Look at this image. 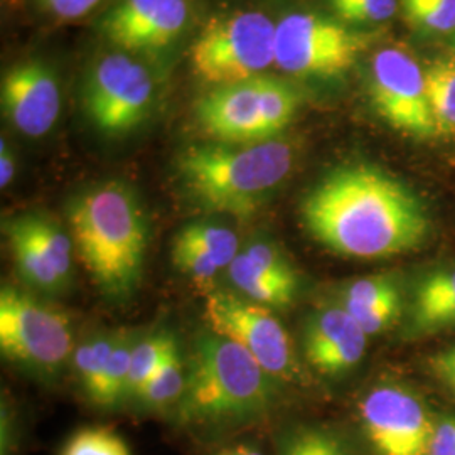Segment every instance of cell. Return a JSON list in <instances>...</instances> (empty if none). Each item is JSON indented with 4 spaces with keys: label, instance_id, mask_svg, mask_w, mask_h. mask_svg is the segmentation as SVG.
Masks as SVG:
<instances>
[{
    "label": "cell",
    "instance_id": "1",
    "mask_svg": "<svg viewBox=\"0 0 455 455\" xmlns=\"http://www.w3.org/2000/svg\"><path fill=\"white\" fill-rule=\"evenodd\" d=\"M300 218L317 243L356 260L403 255L425 243L430 233L422 199L371 164L331 171L302 199Z\"/></svg>",
    "mask_w": 455,
    "mask_h": 455
},
{
    "label": "cell",
    "instance_id": "2",
    "mask_svg": "<svg viewBox=\"0 0 455 455\" xmlns=\"http://www.w3.org/2000/svg\"><path fill=\"white\" fill-rule=\"evenodd\" d=\"M75 248L100 292L120 302L137 291L146 261L148 227L133 191L107 182L76 196L68 206Z\"/></svg>",
    "mask_w": 455,
    "mask_h": 455
},
{
    "label": "cell",
    "instance_id": "3",
    "mask_svg": "<svg viewBox=\"0 0 455 455\" xmlns=\"http://www.w3.org/2000/svg\"><path fill=\"white\" fill-rule=\"evenodd\" d=\"M275 379L240 344L216 332L197 338L174 420L184 428H225L263 419Z\"/></svg>",
    "mask_w": 455,
    "mask_h": 455
},
{
    "label": "cell",
    "instance_id": "4",
    "mask_svg": "<svg viewBox=\"0 0 455 455\" xmlns=\"http://www.w3.org/2000/svg\"><path fill=\"white\" fill-rule=\"evenodd\" d=\"M295 147L285 140L201 144L180 154L178 171L196 203L214 212L250 216L289 178Z\"/></svg>",
    "mask_w": 455,
    "mask_h": 455
},
{
    "label": "cell",
    "instance_id": "5",
    "mask_svg": "<svg viewBox=\"0 0 455 455\" xmlns=\"http://www.w3.org/2000/svg\"><path fill=\"white\" fill-rule=\"evenodd\" d=\"M276 24L257 11L206 24L191 46V69L199 82L228 86L265 75L275 63Z\"/></svg>",
    "mask_w": 455,
    "mask_h": 455
},
{
    "label": "cell",
    "instance_id": "6",
    "mask_svg": "<svg viewBox=\"0 0 455 455\" xmlns=\"http://www.w3.org/2000/svg\"><path fill=\"white\" fill-rule=\"evenodd\" d=\"M0 351L33 373L56 374L73 355L71 323L63 310L33 293L4 285L0 292Z\"/></svg>",
    "mask_w": 455,
    "mask_h": 455
},
{
    "label": "cell",
    "instance_id": "7",
    "mask_svg": "<svg viewBox=\"0 0 455 455\" xmlns=\"http://www.w3.org/2000/svg\"><path fill=\"white\" fill-rule=\"evenodd\" d=\"M373 34L309 12H295L276 24L275 65L293 76H338L358 61Z\"/></svg>",
    "mask_w": 455,
    "mask_h": 455
},
{
    "label": "cell",
    "instance_id": "8",
    "mask_svg": "<svg viewBox=\"0 0 455 455\" xmlns=\"http://www.w3.org/2000/svg\"><path fill=\"white\" fill-rule=\"evenodd\" d=\"M204 317L212 332L240 344L275 381H292L299 374L292 339L270 307L212 291L206 297Z\"/></svg>",
    "mask_w": 455,
    "mask_h": 455
},
{
    "label": "cell",
    "instance_id": "9",
    "mask_svg": "<svg viewBox=\"0 0 455 455\" xmlns=\"http://www.w3.org/2000/svg\"><path fill=\"white\" fill-rule=\"evenodd\" d=\"M154 83L142 63L115 52L93 66L84 90V108L98 131L120 135L146 120Z\"/></svg>",
    "mask_w": 455,
    "mask_h": 455
},
{
    "label": "cell",
    "instance_id": "10",
    "mask_svg": "<svg viewBox=\"0 0 455 455\" xmlns=\"http://www.w3.org/2000/svg\"><path fill=\"white\" fill-rule=\"evenodd\" d=\"M374 110L395 131L415 139L435 137L422 66L400 48L379 49L370 73Z\"/></svg>",
    "mask_w": 455,
    "mask_h": 455
},
{
    "label": "cell",
    "instance_id": "11",
    "mask_svg": "<svg viewBox=\"0 0 455 455\" xmlns=\"http://www.w3.org/2000/svg\"><path fill=\"white\" fill-rule=\"evenodd\" d=\"M359 425L374 455H427L435 417L400 385H378L358 407Z\"/></svg>",
    "mask_w": 455,
    "mask_h": 455
},
{
    "label": "cell",
    "instance_id": "12",
    "mask_svg": "<svg viewBox=\"0 0 455 455\" xmlns=\"http://www.w3.org/2000/svg\"><path fill=\"white\" fill-rule=\"evenodd\" d=\"M19 276L37 292H65L73 275V238L54 220L26 212L4 223Z\"/></svg>",
    "mask_w": 455,
    "mask_h": 455
},
{
    "label": "cell",
    "instance_id": "13",
    "mask_svg": "<svg viewBox=\"0 0 455 455\" xmlns=\"http://www.w3.org/2000/svg\"><path fill=\"white\" fill-rule=\"evenodd\" d=\"M199 127L220 144H257L272 140L261 100L260 76L212 88L196 105Z\"/></svg>",
    "mask_w": 455,
    "mask_h": 455
},
{
    "label": "cell",
    "instance_id": "14",
    "mask_svg": "<svg viewBox=\"0 0 455 455\" xmlns=\"http://www.w3.org/2000/svg\"><path fill=\"white\" fill-rule=\"evenodd\" d=\"M188 19L186 0H120L101 20V31L124 51H157L180 37Z\"/></svg>",
    "mask_w": 455,
    "mask_h": 455
},
{
    "label": "cell",
    "instance_id": "15",
    "mask_svg": "<svg viewBox=\"0 0 455 455\" xmlns=\"http://www.w3.org/2000/svg\"><path fill=\"white\" fill-rule=\"evenodd\" d=\"M2 107L16 131L31 139L46 135L61 112V92L52 69L37 60L11 68L2 78Z\"/></svg>",
    "mask_w": 455,
    "mask_h": 455
},
{
    "label": "cell",
    "instance_id": "16",
    "mask_svg": "<svg viewBox=\"0 0 455 455\" xmlns=\"http://www.w3.org/2000/svg\"><path fill=\"white\" fill-rule=\"evenodd\" d=\"M368 334L355 317L339 306L314 310L302 334L304 355L321 373H346L353 370L366 353Z\"/></svg>",
    "mask_w": 455,
    "mask_h": 455
},
{
    "label": "cell",
    "instance_id": "17",
    "mask_svg": "<svg viewBox=\"0 0 455 455\" xmlns=\"http://www.w3.org/2000/svg\"><path fill=\"white\" fill-rule=\"evenodd\" d=\"M455 325V267L425 276L417 285L410 309V327L434 334Z\"/></svg>",
    "mask_w": 455,
    "mask_h": 455
},
{
    "label": "cell",
    "instance_id": "18",
    "mask_svg": "<svg viewBox=\"0 0 455 455\" xmlns=\"http://www.w3.org/2000/svg\"><path fill=\"white\" fill-rule=\"evenodd\" d=\"M227 275L229 283L242 297L270 309L291 306L299 292V287L283 283L274 276L263 274L244 257L242 250L228 267Z\"/></svg>",
    "mask_w": 455,
    "mask_h": 455
},
{
    "label": "cell",
    "instance_id": "19",
    "mask_svg": "<svg viewBox=\"0 0 455 455\" xmlns=\"http://www.w3.org/2000/svg\"><path fill=\"white\" fill-rule=\"evenodd\" d=\"M425 82L437 135L454 137L455 58H440L427 66Z\"/></svg>",
    "mask_w": 455,
    "mask_h": 455
},
{
    "label": "cell",
    "instance_id": "20",
    "mask_svg": "<svg viewBox=\"0 0 455 455\" xmlns=\"http://www.w3.org/2000/svg\"><path fill=\"white\" fill-rule=\"evenodd\" d=\"M188 385V368L180 358V347L172 349L164 359L154 376L147 381L146 387L137 395V402L148 410L176 408Z\"/></svg>",
    "mask_w": 455,
    "mask_h": 455
},
{
    "label": "cell",
    "instance_id": "21",
    "mask_svg": "<svg viewBox=\"0 0 455 455\" xmlns=\"http://www.w3.org/2000/svg\"><path fill=\"white\" fill-rule=\"evenodd\" d=\"M176 240L204 251L225 272L240 253L238 236L229 228L210 221L191 223L182 228Z\"/></svg>",
    "mask_w": 455,
    "mask_h": 455
},
{
    "label": "cell",
    "instance_id": "22",
    "mask_svg": "<svg viewBox=\"0 0 455 455\" xmlns=\"http://www.w3.org/2000/svg\"><path fill=\"white\" fill-rule=\"evenodd\" d=\"M135 342L132 336H122L120 342L115 346L107 368L100 378L97 390L90 396V400L98 407L114 408L129 398L132 349Z\"/></svg>",
    "mask_w": 455,
    "mask_h": 455
},
{
    "label": "cell",
    "instance_id": "23",
    "mask_svg": "<svg viewBox=\"0 0 455 455\" xmlns=\"http://www.w3.org/2000/svg\"><path fill=\"white\" fill-rule=\"evenodd\" d=\"M176 347L178 342L174 336L167 332H159L152 338L133 344L129 374V398H137V395L146 387L147 381L163 364L164 359Z\"/></svg>",
    "mask_w": 455,
    "mask_h": 455
},
{
    "label": "cell",
    "instance_id": "24",
    "mask_svg": "<svg viewBox=\"0 0 455 455\" xmlns=\"http://www.w3.org/2000/svg\"><path fill=\"white\" fill-rule=\"evenodd\" d=\"M120 339L122 336L116 332H103L83 341L76 347L73 355L75 371L88 398L93 395V391L97 390L100 378L105 371L107 363Z\"/></svg>",
    "mask_w": 455,
    "mask_h": 455
},
{
    "label": "cell",
    "instance_id": "25",
    "mask_svg": "<svg viewBox=\"0 0 455 455\" xmlns=\"http://www.w3.org/2000/svg\"><path fill=\"white\" fill-rule=\"evenodd\" d=\"M280 455H356L338 432L324 427H299L285 434Z\"/></svg>",
    "mask_w": 455,
    "mask_h": 455
},
{
    "label": "cell",
    "instance_id": "26",
    "mask_svg": "<svg viewBox=\"0 0 455 455\" xmlns=\"http://www.w3.org/2000/svg\"><path fill=\"white\" fill-rule=\"evenodd\" d=\"M400 5L408 22L422 31H455V0H400Z\"/></svg>",
    "mask_w": 455,
    "mask_h": 455
},
{
    "label": "cell",
    "instance_id": "27",
    "mask_svg": "<svg viewBox=\"0 0 455 455\" xmlns=\"http://www.w3.org/2000/svg\"><path fill=\"white\" fill-rule=\"evenodd\" d=\"M402 299L398 283L388 275L363 276L344 287L341 306L344 309H364Z\"/></svg>",
    "mask_w": 455,
    "mask_h": 455
},
{
    "label": "cell",
    "instance_id": "28",
    "mask_svg": "<svg viewBox=\"0 0 455 455\" xmlns=\"http://www.w3.org/2000/svg\"><path fill=\"white\" fill-rule=\"evenodd\" d=\"M61 455H132L129 445L116 432L105 427H90L76 432Z\"/></svg>",
    "mask_w": 455,
    "mask_h": 455
},
{
    "label": "cell",
    "instance_id": "29",
    "mask_svg": "<svg viewBox=\"0 0 455 455\" xmlns=\"http://www.w3.org/2000/svg\"><path fill=\"white\" fill-rule=\"evenodd\" d=\"M332 11L347 24L385 22L396 14L398 0H329Z\"/></svg>",
    "mask_w": 455,
    "mask_h": 455
},
{
    "label": "cell",
    "instance_id": "30",
    "mask_svg": "<svg viewBox=\"0 0 455 455\" xmlns=\"http://www.w3.org/2000/svg\"><path fill=\"white\" fill-rule=\"evenodd\" d=\"M172 260L180 268V274L189 276L197 285L210 287L220 272H223L214 261L201 250L191 244L174 240L172 244Z\"/></svg>",
    "mask_w": 455,
    "mask_h": 455
},
{
    "label": "cell",
    "instance_id": "31",
    "mask_svg": "<svg viewBox=\"0 0 455 455\" xmlns=\"http://www.w3.org/2000/svg\"><path fill=\"white\" fill-rule=\"evenodd\" d=\"M347 310V309H346ZM402 310V299L388 300L385 304L373 306V307H364V309H349L347 312L355 317V321L361 325V329L368 334L374 336L385 331L388 325L395 323Z\"/></svg>",
    "mask_w": 455,
    "mask_h": 455
},
{
    "label": "cell",
    "instance_id": "32",
    "mask_svg": "<svg viewBox=\"0 0 455 455\" xmlns=\"http://www.w3.org/2000/svg\"><path fill=\"white\" fill-rule=\"evenodd\" d=\"M427 455H455V415L435 417Z\"/></svg>",
    "mask_w": 455,
    "mask_h": 455
},
{
    "label": "cell",
    "instance_id": "33",
    "mask_svg": "<svg viewBox=\"0 0 455 455\" xmlns=\"http://www.w3.org/2000/svg\"><path fill=\"white\" fill-rule=\"evenodd\" d=\"M51 14L63 20H75L92 12L101 0H41Z\"/></svg>",
    "mask_w": 455,
    "mask_h": 455
},
{
    "label": "cell",
    "instance_id": "34",
    "mask_svg": "<svg viewBox=\"0 0 455 455\" xmlns=\"http://www.w3.org/2000/svg\"><path fill=\"white\" fill-rule=\"evenodd\" d=\"M428 364L434 376L455 396V346L439 351Z\"/></svg>",
    "mask_w": 455,
    "mask_h": 455
},
{
    "label": "cell",
    "instance_id": "35",
    "mask_svg": "<svg viewBox=\"0 0 455 455\" xmlns=\"http://www.w3.org/2000/svg\"><path fill=\"white\" fill-rule=\"evenodd\" d=\"M14 176H16L14 156H12V150L9 144H5V140L2 139V142H0V186H2V189L11 186Z\"/></svg>",
    "mask_w": 455,
    "mask_h": 455
},
{
    "label": "cell",
    "instance_id": "36",
    "mask_svg": "<svg viewBox=\"0 0 455 455\" xmlns=\"http://www.w3.org/2000/svg\"><path fill=\"white\" fill-rule=\"evenodd\" d=\"M210 455H265L261 452L259 447L246 443V442H240V443H231V445H225L218 451H214Z\"/></svg>",
    "mask_w": 455,
    "mask_h": 455
}]
</instances>
